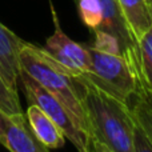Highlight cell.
I'll return each instance as SVG.
<instances>
[{"label": "cell", "instance_id": "cell-1", "mask_svg": "<svg viewBox=\"0 0 152 152\" xmlns=\"http://www.w3.org/2000/svg\"><path fill=\"white\" fill-rule=\"evenodd\" d=\"M19 61L21 71L52 94L72 115L81 131L89 137L88 119L83 102V81L58 63L45 48L31 43H24L19 53Z\"/></svg>", "mask_w": 152, "mask_h": 152}, {"label": "cell", "instance_id": "cell-2", "mask_svg": "<svg viewBox=\"0 0 152 152\" xmlns=\"http://www.w3.org/2000/svg\"><path fill=\"white\" fill-rule=\"evenodd\" d=\"M81 81L84 84L83 102L88 119L89 139L103 143L112 152H135V118L128 104L92 84Z\"/></svg>", "mask_w": 152, "mask_h": 152}, {"label": "cell", "instance_id": "cell-3", "mask_svg": "<svg viewBox=\"0 0 152 152\" xmlns=\"http://www.w3.org/2000/svg\"><path fill=\"white\" fill-rule=\"evenodd\" d=\"M91 59L88 72L79 75L81 80L92 84L115 99L128 104L139 89V80L124 56L96 51L87 44Z\"/></svg>", "mask_w": 152, "mask_h": 152}, {"label": "cell", "instance_id": "cell-4", "mask_svg": "<svg viewBox=\"0 0 152 152\" xmlns=\"http://www.w3.org/2000/svg\"><path fill=\"white\" fill-rule=\"evenodd\" d=\"M19 81L21 83L24 95L28 99L29 104H36L37 107L42 108L52 119L53 123L61 129L64 136L69 139L77 152H92L89 137L81 131L72 115L52 94H50L44 87L40 86L35 79H32L21 69L19 75Z\"/></svg>", "mask_w": 152, "mask_h": 152}, {"label": "cell", "instance_id": "cell-5", "mask_svg": "<svg viewBox=\"0 0 152 152\" xmlns=\"http://www.w3.org/2000/svg\"><path fill=\"white\" fill-rule=\"evenodd\" d=\"M52 16H53V24H55V31L45 42L47 52L58 63H60L68 71H71L75 76L88 72L91 59H89L87 44L76 43L64 34L60 24H59L58 16H56L53 8H52Z\"/></svg>", "mask_w": 152, "mask_h": 152}, {"label": "cell", "instance_id": "cell-6", "mask_svg": "<svg viewBox=\"0 0 152 152\" xmlns=\"http://www.w3.org/2000/svg\"><path fill=\"white\" fill-rule=\"evenodd\" d=\"M0 145L10 152H50L37 139L23 112L5 113L0 110Z\"/></svg>", "mask_w": 152, "mask_h": 152}, {"label": "cell", "instance_id": "cell-7", "mask_svg": "<svg viewBox=\"0 0 152 152\" xmlns=\"http://www.w3.org/2000/svg\"><path fill=\"white\" fill-rule=\"evenodd\" d=\"M24 43V40L0 23V74L13 91H18L20 75L19 53Z\"/></svg>", "mask_w": 152, "mask_h": 152}, {"label": "cell", "instance_id": "cell-8", "mask_svg": "<svg viewBox=\"0 0 152 152\" xmlns=\"http://www.w3.org/2000/svg\"><path fill=\"white\" fill-rule=\"evenodd\" d=\"M118 4L132 39L139 43L152 26L150 0H118Z\"/></svg>", "mask_w": 152, "mask_h": 152}, {"label": "cell", "instance_id": "cell-9", "mask_svg": "<svg viewBox=\"0 0 152 152\" xmlns=\"http://www.w3.org/2000/svg\"><path fill=\"white\" fill-rule=\"evenodd\" d=\"M26 116L34 134L48 150H58L66 144V136L61 129L40 107L29 104Z\"/></svg>", "mask_w": 152, "mask_h": 152}, {"label": "cell", "instance_id": "cell-10", "mask_svg": "<svg viewBox=\"0 0 152 152\" xmlns=\"http://www.w3.org/2000/svg\"><path fill=\"white\" fill-rule=\"evenodd\" d=\"M137 80L140 88L152 95V26L137 43Z\"/></svg>", "mask_w": 152, "mask_h": 152}, {"label": "cell", "instance_id": "cell-11", "mask_svg": "<svg viewBox=\"0 0 152 152\" xmlns=\"http://www.w3.org/2000/svg\"><path fill=\"white\" fill-rule=\"evenodd\" d=\"M128 107L134 118L152 142V95L147 94L139 87L137 92L128 102Z\"/></svg>", "mask_w": 152, "mask_h": 152}, {"label": "cell", "instance_id": "cell-12", "mask_svg": "<svg viewBox=\"0 0 152 152\" xmlns=\"http://www.w3.org/2000/svg\"><path fill=\"white\" fill-rule=\"evenodd\" d=\"M81 21L92 31L100 28L103 20V7L100 0H76Z\"/></svg>", "mask_w": 152, "mask_h": 152}, {"label": "cell", "instance_id": "cell-13", "mask_svg": "<svg viewBox=\"0 0 152 152\" xmlns=\"http://www.w3.org/2000/svg\"><path fill=\"white\" fill-rule=\"evenodd\" d=\"M95 32V42L91 44L92 48H95L96 51L105 53H112V55H123V48L119 42V39L116 36H113L110 32L97 29Z\"/></svg>", "mask_w": 152, "mask_h": 152}, {"label": "cell", "instance_id": "cell-14", "mask_svg": "<svg viewBox=\"0 0 152 152\" xmlns=\"http://www.w3.org/2000/svg\"><path fill=\"white\" fill-rule=\"evenodd\" d=\"M0 110L5 113H19L21 111V105L19 102L18 91H13L3 79L0 74Z\"/></svg>", "mask_w": 152, "mask_h": 152}, {"label": "cell", "instance_id": "cell-15", "mask_svg": "<svg viewBox=\"0 0 152 152\" xmlns=\"http://www.w3.org/2000/svg\"><path fill=\"white\" fill-rule=\"evenodd\" d=\"M134 150L135 152H152V142L144 129L135 119V128H134Z\"/></svg>", "mask_w": 152, "mask_h": 152}, {"label": "cell", "instance_id": "cell-16", "mask_svg": "<svg viewBox=\"0 0 152 152\" xmlns=\"http://www.w3.org/2000/svg\"><path fill=\"white\" fill-rule=\"evenodd\" d=\"M91 145H92V152H112L107 145H104L103 143L97 142L95 139H91Z\"/></svg>", "mask_w": 152, "mask_h": 152}, {"label": "cell", "instance_id": "cell-17", "mask_svg": "<svg viewBox=\"0 0 152 152\" xmlns=\"http://www.w3.org/2000/svg\"><path fill=\"white\" fill-rule=\"evenodd\" d=\"M150 3H151V7H152V0H150Z\"/></svg>", "mask_w": 152, "mask_h": 152}]
</instances>
